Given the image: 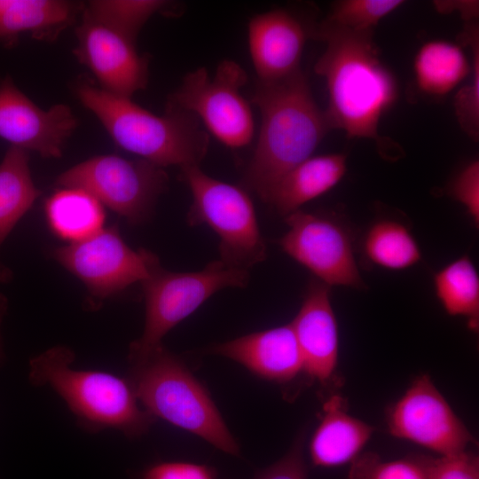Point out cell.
I'll return each instance as SVG.
<instances>
[{
  "instance_id": "19",
  "label": "cell",
  "mask_w": 479,
  "mask_h": 479,
  "mask_svg": "<svg viewBox=\"0 0 479 479\" xmlns=\"http://www.w3.org/2000/svg\"><path fill=\"white\" fill-rule=\"evenodd\" d=\"M346 171L344 153L311 156L282 176L263 200L286 216L333 189Z\"/></svg>"
},
{
  "instance_id": "31",
  "label": "cell",
  "mask_w": 479,
  "mask_h": 479,
  "mask_svg": "<svg viewBox=\"0 0 479 479\" xmlns=\"http://www.w3.org/2000/svg\"><path fill=\"white\" fill-rule=\"evenodd\" d=\"M428 479H479L477 457L467 452L428 460Z\"/></svg>"
},
{
  "instance_id": "30",
  "label": "cell",
  "mask_w": 479,
  "mask_h": 479,
  "mask_svg": "<svg viewBox=\"0 0 479 479\" xmlns=\"http://www.w3.org/2000/svg\"><path fill=\"white\" fill-rule=\"evenodd\" d=\"M449 194L461 203L473 223L479 224V161L469 162L455 177L449 188Z\"/></svg>"
},
{
  "instance_id": "5",
  "label": "cell",
  "mask_w": 479,
  "mask_h": 479,
  "mask_svg": "<svg viewBox=\"0 0 479 479\" xmlns=\"http://www.w3.org/2000/svg\"><path fill=\"white\" fill-rule=\"evenodd\" d=\"M74 359V352L65 346L34 357L29 362L31 383L52 389L89 431L114 428L129 438L145 435L155 419L142 407L129 379L73 368Z\"/></svg>"
},
{
  "instance_id": "17",
  "label": "cell",
  "mask_w": 479,
  "mask_h": 479,
  "mask_svg": "<svg viewBox=\"0 0 479 479\" xmlns=\"http://www.w3.org/2000/svg\"><path fill=\"white\" fill-rule=\"evenodd\" d=\"M209 350L275 383H288L303 374L302 358L291 323L216 344Z\"/></svg>"
},
{
  "instance_id": "26",
  "label": "cell",
  "mask_w": 479,
  "mask_h": 479,
  "mask_svg": "<svg viewBox=\"0 0 479 479\" xmlns=\"http://www.w3.org/2000/svg\"><path fill=\"white\" fill-rule=\"evenodd\" d=\"M169 4L161 0H93L84 4L82 14L136 42L148 20Z\"/></svg>"
},
{
  "instance_id": "4",
  "label": "cell",
  "mask_w": 479,
  "mask_h": 479,
  "mask_svg": "<svg viewBox=\"0 0 479 479\" xmlns=\"http://www.w3.org/2000/svg\"><path fill=\"white\" fill-rule=\"evenodd\" d=\"M128 379L142 407L154 419L239 455L240 447L206 387L162 343L129 352Z\"/></svg>"
},
{
  "instance_id": "18",
  "label": "cell",
  "mask_w": 479,
  "mask_h": 479,
  "mask_svg": "<svg viewBox=\"0 0 479 479\" xmlns=\"http://www.w3.org/2000/svg\"><path fill=\"white\" fill-rule=\"evenodd\" d=\"M373 428L349 415L344 400L331 396L323 405V415L309 446L316 467H334L352 462L370 439Z\"/></svg>"
},
{
  "instance_id": "32",
  "label": "cell",
  "mask_w": 479,
  "mask_h": 479,
  "mask_svg": "<svg viewBox=\"0 0 479 479\" xmlns=\"http://www.w3.org/2000/svg\"><path fill=\"white\" fill-rule=\"evenodd\" d=\"M142 479H216V472L207 465L185 461H164L146 468Z\"/></svg>"
},
{
  "instance_id": "1",
  "label": "cell",
  "mask_w": 479,
  "mask_h": 479,
  "mask_svg": "<svg viewBox=\"0 0 479 479\" xmlns=\"http://www.w3.org/2000/svg\"><path fill=\"white\" fill-rule=\"evenodd\" d=\"M310 36L326 44L314 70L326 82L325 113L331 128L384 146L379 122L397 100V83L380 59L373 32H355L324 20L310 30Z\"/></svg>"
},
{
  "instance_id": "28",
  "label": "cell",
  "mask_w": 479,
  "mask_h": 479,
  "mask_svg": "<svg viewBox=\"0 0 479 479\" xmlns=\"http://www.w3.org/2000/svg\"><path fill=\"white\" fill-rule=\"evenodd\" d=\"M428 456H411L382 461L375 453H365L352 462L348 479H428Z\"/></svg>"
},
{
  "instance_id": "16",
  "label": "cell",
  "mask_w": 479,
  "mask_h": 479,
  "mask_svg": "<svg viewBox=\"0 0 479 479\" xmlns=\"http://www.w3.org/2000/svg\"><path fill=\"white\" fill-rule=\"evenodd\" d=\"M308 31L291 12L276 9L254 16L247 29L248 48L258 81L271 82L301 69Z\"/></svg>"
},
{
  "instance_id": "33",
  "label": "cell",
  "mask_w": 479,
  "mask_h": 479,
  "mask_svg": "<svg viewBox=\"0 0 479 479\" xmlns=\"http://www.w3.org/2000/svg\"><path fill=\"white\" fill-rule=\"evenodd\" d=\"M255 479H308L302 438L280 459L256 474Z\"/></svg>"
},
{
  "instance_id": "9",
  "label": "cell",
  "mask_w": 479,
  "mask_h": 479,
  "mask_svg": "<svg viewBox=\"0 0 479 479\" xmlns=\"http://www.w3.org/2000/svg\"><path fill=\"white\" fill-rule=\"evenodd\" d=\"M247 82L245 70L225 59L212 78L205 67L186 74L167 104L193 114L224 145L241 148L255 132L250 105L240 93Z\"/></svg>"
},
{
  "instance_id": "11",
  "label": "cell",
  "mask_w": 479,
  "mask_h": 479,
  "mask_svg": "<svg viewBox=\"0 0 479 479\" xmlns=\"http://www.w3.org/2000/svg\"><path fill=\"white\" fill-rule=\"evenodd\" d=\"M285 217L288 230L279 244L287 255L330 287H365L345 225L325 214L301 209Z\"/></svg>"
},
{
  "instance_id": "35",
  "label": "cell",
  "mask_w": 479,
  "mask_h": 479,
  "mask_svg": "<svg viewBox=\"0 0 479 479\" xmlns=\"http://www.w3.org/2000/svg\"><path fill=\"white\" fill-rule=\"evenodd\" d=\"M8 306V302L6 297L0 294V326L4 318V316L6 313ZM3 361V348H2V342H1V336H0V363Z\"/></svg>"
},
{
  "instance_id": "25",
  "label": "cell",
  "mask_w": 479,
  "mask_h": 479,
  "mask_svg": "<svg viewBox=\"0 0 479 479\" xmlns=\"http://www.w3.org/2000/svg\"><path fill=\"white\" fill-rule=\"evenodd\" d=\"M364 253L372 263L389 271H403L421 260L420 246L402 223L382 219L373 224L365 233Z\"/></svg>"
},
{
  "instance_id": "2",
  "label": "cell",
  "mask_w": 479,
  "mask_h": 479,
  "mask_svg": "<svg viewBox=\"0 0 479 479\" xmlns=\"http://www.w3.org/2000/svg\"><path fill=\"white\" fill-rule=\"evenodd\" d=\"M252 102L261 127L242 185L263 200L282 176L312 156L332 128L302 69L279 80L258 81Z\"/></svg>"
},
{
  "instance_id": "12",
  "label": "cell",
  "mask_w": 479,
  "mask_h": 479,
  "mask_svg": "<svg viewBox=\"0 0 479 479\" xmlns=\"http://www.w3.org/2000/svg\"><path fill=\"white\" fill-rule=\"evenodd\" d=\"M389 432L450 456L466 452L475 440L428 375L418 377L388 413Z\"/></svg>"
},
{
  "instance_id": "24",
  "label": "cell",
  "mask_w": 479,
  "mask_h": 479,
  "mask_svg": "<svg viewBox=\"0 0 479 479\" xmlns=\"http://www.w3.org/2000/svg\"><path fill=\"white\" fill-rule=\"evenodd\" d=\"M433 283L444 310L452 316L465 317L468 326L477 331L479 275L469 255H464L436 271Z\"/></svg>"
},
{
  "instance_id": "23",
  "label": "cell",
  "mask_w": 479,
  "mask_h": 479,
  "mask_svg": "<svg viewBox=\"0 0 479 479\" xmlns=\"http://www.w3.org/2000/svg\"><path fill=\"white\" fill-rule=\"evenodd\" d=\"M413 67L418 87L433 96L449 93L471 71V63L460 45L444 40L424 43L415 56Z\"/></svg>"
},
{
  "instance_id": "6",
  "label": "cell",
  "mask_w": 479,
  "mask_h": 479,
  "mask_svg": "<svg viewBox=\"0 0 479 479\" xmlns=\"http://www.w3.org/2000/svg\"><path fill=\"white\" fill-rule=\"evenodd\" d=\"M180 179L192 195L187 223L206 224L216 233L220 261L247 271L266 259V244L246 189L211 177L200 166L181 168Z\"/></svg>"
},
{
  "instance_id": "21",
  "label": "cell",
  "mask_w": 479,
  "mask_h": 479,
  "mask_svg": "<svg viewBox=\"0 0 479 479\" xmlns=\"http://www.w3.org/2000/svg\"><path fill=\"white\" fill-rule=\"evenodd\" d=\"M28 162L27 151L11 145L0 163V247L41 194ZM11 279V271L0 260V283Z\"/></svg>"
},
{
  "instance_id": "7",
  "label": "cell",
  "mask_w": 479,
  "mask_h": 479,
  "mask_svg": "<svg viewBox=\"0 0 479 479\" xmlns=\"http://www.w3.org/2000/svg\"><path fill=\"white\" fill-rule=\"evenodd\" d=\"M248 278V271L230 267L220 260L193 272H172L157 263L149 277L141 282L145 326L129 352L145 351L162 343V338L173 327L214 294L226 287H244Z\"/></svg>"
},
{
  "instance_id": "29",
  "label": "cell",
  "mask_w": 479,
  "mask_h": 479,
  "mask_svg": "<svg viewBox=\"0 0 479 479\" xmlns=\"http://www.w3.org/2000/svg\"><path fill=\"white\" fill-rule=\"evenodd\" d=\"M404 3L401 0H342L334 4L326 20L355 32H373L381 19Z\"/></svg>"
},
{
  "instance_id": "34",
  "label": "cell",
  "mask_w": 479,
  "mask_h": 479,
  "mask_svg": "<svg viewBox=\"0 0 479 479\" xmlns=\"http://www.w3.org/2000/svg\"><path fill=\"white\" fill-rule=\"evenodd\" d=\"M441 12H459L466 22L475 21L478 16V2L476 1H441L435 2Z\"/></svg>"
},
{
  "instance_id": "3",
  "label": "cell",
  "mask_w": 479,
  "mask_h": 479,
  "mask_svg": "<svg viewBox=\"0 0 479 479\" xmlns=\"http://www.w3.org/2000/svg\"><path fill=\"white\" fill-rule=\"evenodd\" d=\"M75 95L99 120L114 142L161 168L200 166L209 144L208 134L191 113L166 105L154 114L129 98L114 95L82 81Z\"/></svg>"
},
{
  "instance_id": "27",
  "label": "cell",
  "mask_w": 479,
  "mask_h": 479,
  "mask_svg": "<svg viewBox=\"0 0 479 479\" xmlns=\"http://www.w3.org/2000/svg\"><path fill=\"white\" fill-rule=\"evenodd\" d=\"M460 42L469 46L471 71L469 82L456 94L454 109L458 122L475 141L479 137V30L475 21L467 22L460 34Z\"/></svg>"
},
{
  "instance_id": "22",
  "label": "cell",
  "mask_w": 479,
  "mask_h": 479,
  "mask_svg": "<svg viewBox=\"0 0 479 479\" xmlns=\"http://www.w3.org/2000/svg\"><path fill=\"white\" fill-rule=\"evenodd\" d=\"M51 230L59 238L75 243L103 229V205L92 194L75 187H60L44 204Z\"/></svg>"
},
{
  "instance_id": "10",
  "label": "cell",
  "mask_w": 479,
  "mask_h": 479,
  "mask_svg": "<svg viewBox=\"0 0 479 479\" xmlns=\"http://www.w3.org/2000/svg\"><path fill=\"white\" fill-rule=\"evenodd\" d=\"M52 255L82 281L93 308L130 285L144 281L160 262L149 250L130 247L115 225L103 228L83 240L58 247Z\"/></svg>"
},
{
  "instance_id": "8",
  "label": "cell",
  "mask_w": 479,
  "mask_h": 479,
  "mask_svg": "<svg viewBox=\"0 0 479 479\" xmlns=\"http://www.w3.org/2000/svg\"><path fill=\"white\" fill-rule=\"evenodd\" d=\"M168 182L164 168L140 158L104 154L68 169L55 185L85 190L130 224H141L152 216Z\"/></svg>"
},
{
  "instance_id": "13",
  "label": "cell",
  "mask_w": 479,
  "mask_h": 479,
  "mask_svg": "<svg viewBox=\"0 0 479 479\" xmlns=\"http://www.w3.org/2000/svg\"><path fill=\"white\" fill-rule=\"evenodd\" d=\"M78 122L71 108L56 104L43 109L6 75L0 82V137L12 146L35 151L44 158L62 155Z\"/></svg>"
},
{
  "instance_id": "14",
  "label": "cell",
  "mask_w": 479,
  "mask_h": 479,
  "mask_svg": "<svg viewBox=\"0 0 479 479\" xmlns=\"http://www.w3.org/2000/svg\"><path fill=\"white\" fill-rule=\"evenodd\" d=\"M75 55L86 66L101 89L131 98L148 82V59L136 50L135 41L82 14L76 27Z\"/></svg>"
},
{
  "instance_id": "15",
  "label": "cell",
  "mask_w": 479,
  "mask_h": 479,
  "mask_svg": "<svg viewBox=\"0 0 479 479\" xmlns=\"http://www.w3.org/2000/svg\"><path fill=\"white\" fill-rule=\"evenodd\" d=\"M303 363V374L327 383L338 362L339 332L330 287L315 278L309 282L302 305L291 322Z\"/></svg>"
},
{
  "instance_id": "20",
  "label": "cell",
  "mask_w": 479,
  "mask_h": 479,
  "mask_svg": "<svg viewBox=\"0 0 479 479\" xmlns=\"http://www.w3.org/2000/svg\"><path fill=\"white\" fill-rule=\"evenodd\" d=\"M84 4L63 0H0V42L12 45L20 34L54 39Z\"/></svg>"
}]
</instances>
